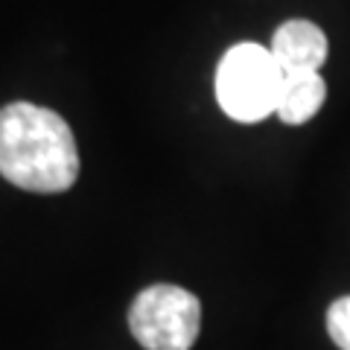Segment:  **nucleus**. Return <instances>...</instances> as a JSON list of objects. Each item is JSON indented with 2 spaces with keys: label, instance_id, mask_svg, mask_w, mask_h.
Returning a JSON list of instances; mask_svg holds the SVG:
<instances>
[{
  "label": "nucleus",
  "instance_id": "nucleus-1",
  "mask_svg": "<svg viewBox=\"0 0 350 350\" xmlns=\"http://www.w3.org/2000/svg\"><path fill=\"white\" fill-rule=\"evenodd\" d=\"M0 175L29 193H64L79 175V149L62 114L32 103L0 108Z\"/></svg>",
  "mask_w": 350,
  "mask_h": 350
},
{
  "label": "nucleus",
  "instance_id": "nucleus-2",
  "mask_svg": "<svg viewBox=\"0 0 350 350\" xmlns=\"http://www.w3.org/2000/svg\"><path fill=\"white\" fill-rule=\"evenodd\" d=\"M283 70L271 50L254 41L234 44L216 68V100L237 123H260L278 111Z\"/></svg>",
  "mask_w": 350,
  "mask_h": 350
},
{
  "label": "nucleus",
  "instance_id": "nucleus-3",
  "mask_svg": "<svg viewBox=\"0 0 350 350\" xmlns=\"http://www.w3.org/2000/svg\"><path fill=\"white\" fill-rule=\"evenodd\" d=\"M129 330L146 350H190L202 330V304L181 286L155 283L131 301Z\"/></svg>",
  "mask_w": 350,
  "mask_h": 350
},
{
  "label": "nucleus",
  "instance_id": "nucleus-4",
  "mask_svg": "<svg viewBox=\"0 0 350 350\" xmlns=\"http://www.w3.org/2000/svg\"><path fill=\"white\" fill-rule=\"evenodd\" d=\"M271 59L278 62L283 76L292 73H319L327 62V36L312 21L295 18L280 24L271 38Z\"/></svg>",
  "mask_w": 350,
  "mask_h": 350
},
{
  "label": "nucleus",
  "instance_id": "nucleus-5",
  "mask_svg": "<svg viewBox=\"0 0 350 350\" xmlns=\"http://www.w3.org/2000/svg\"><path fill=\"white\" fill-rule=\"evenodd\" d=\"M324 100H327V85L321 79V73H292V76H283L275 114L286 126H301L319 114Z\"/></svg>",
  "mask_w": 350,
  "mask_h": 350
},
{
  "label": "nucleus",
  "instance_id": "nucleus-6",
  "mask_svg": "<svg viewBox=\"0 0 350 350\" xmlns=\"http://www.w3.org/2000/svg\"><path fill=\"white\" fill-rule=\"evenodd\" d=\"M327 333L336 347L350 350V295L333 301V306L327 310Z\"/></svg>",
  "mask_w": 350,
  "mask_h": 350
}]
</instances>
